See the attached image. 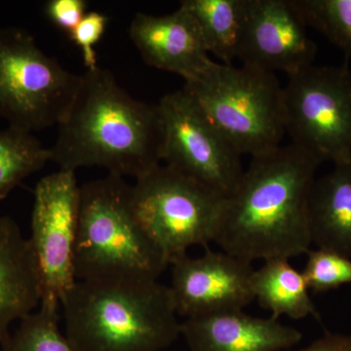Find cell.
<instances>
[{"label": "cell", "mask_w": 351, "mask_h": 351, "mask_svg": "<svg viewBox=\"0 0 351 351\" xmlns=\"http://www.w3.org/2000/svg\"><path fill=\"white\" fill-rule=\"evenodd\" d=\"M84 0H50L44 5V14L58 29L69 34L87 14Z\"/></svg>", "instance_id": "cb8c5ba5"}, {"label": "cell", "mask_w": 351, "mask_h": 351, "mask_svg": "<svg viewBox=\"0 0 351 351\" xmlns=\"http://www.w3.org/2000/svg\"><path fill=\"white\" fill-rule=\"evenodd\" d=\"M61 306L76 351H161L181 335L169 286L158 281L78 280Z\"/></svg>", "instance_id": "3957f363"}, {"label": "cell", "mask_w": 351, "mask_h": 351, "mask_svg": "<svg viewBox=\"0 0 351 351\" xmlns=\"http://www.w3.org/2000/svg\"><path fill=\"white\" fill-rule=\"evenodd\" d=\"M108 24V18L105 14L92 11L87 12L80 24L69 34L71 41L82 50L83 63L86 66V71L99 68L95 46L103 38Z\"/></svg>", "instance_id": "603a6c76"}, {"label": "cell", "mask_w": 351, "mask_h": 351, "mask_svg": "<svg viewBox=\"0 0 351 351\" xmlns=\"http://www.w3.org/2000/svg\"><path fill=\"white\" fill-rule=\"evenodd\" d=\"M34 195L27 239L40 276L41 302L61 304L77 281L75 260L82 186L75 171L60 169L41 178Z\"/></svg>", "instance_id": "30bf717a"}, {"label": "cell", "mask_w": 351, "mask_h": 351, "mask_svg": "<svg viewBox=\"0 0 351 351\" xmlns=\"http://www.w3.org/2000/svg\"><path fill=\"white\" fill-rule=\"evenodd\" d=\"M158 107L165 134V165L228 197L244 173L239 152L184 88L165 95Z\"/></svg>", "instance_id": "9c48e42d"}, {"label": "cell", "mask_w": 351, "mask_h": 351, "mask_svg": "<svg viewBox=\"0 0 351 351\" xmlns=\"http://www.w3.org/2000/svg\"><path fill=\"white\" fill-rule=\"evenodd\" d=\"M52 159L34 134L8 127L0 130V200Z\"/></svg>", "instance_id": "d6986e66"}, {"label": "cell", "mask_w": 351, "mask_h": 351, "mask_svg": "<svg viewBox=\"0 0 351 351\" xmlns=\"http://www.w3.org/2000/svg\"><path fill=\"white\" fill-rule=\"evenodd\" d=\"M138 219L169 263L195 245L213 242L223 198L166 165L132 186Z\"/></svg>", "instance_id": "ba28073f"}, {"label": "cell", "mask_w": 351, "mask_h": 351, "mask_svg": "<svg viewBox=\"0 0 351 351\" xmlns=\"http://www.w3.org/2000/svg\"><path fill=\"white\" fill-rule=\"evenodd\" d=\"M251 287L254 298L271 313L274 319L281 315L295 320L309 315L319 318L302 271L293 267L288 258L265 261L254 270Z\"/></svg>", "instance_id": "e0dca14e"}, {"label": "cell", "mask_w": 351, "mask_h": 351, "mask_svg": "<svg viewBox=\"0 0 351 351\" xmlns=\"http://www.w3.org/2000/svg\"><path fill=\"white\" fill-rule=\"evenodd\" d=\"M307 215L311 243L351 258V163L314 180Z\"/></svg>", "instance_id": "2e32d148"}, {"label": "cell", "mask_w": 351, "mask_h": 351, "mask_svg": "<svg viewBox=\"0 0 351 351\" xmlns=\"http://www.w3.org/2000/svg\"><path fill=\"white\" fill-rule=\"evenodd\" d=\"M181 335L189 351H281L302 339L295 328L243 311L186 318Z\"/></svg>", "instance_id": "5bb4252c"}, {"label": "cell", "mask_w": 351, "mask_h": 351, "mask_svg": "<svg viewBox=\"0 0 351 351\" xmlns=\"http://www.w3.org/2000/svg\"><path fill=\"white\" fill-rule=\"evenodd\" d=\"M169 261L138 219L132 186L108 174L82 186L75 246L78 280L158 281Z\"/></svg>", "instance_id": "277c9868"}, {"label": "cell", "mask_w": 351, "mask_h": 351, "mask_svg": "<svg viewBox=\"0 0 351 351\" xmlns=\"http://www.w3.org/2000/svg\"><path fill=\"white\" fill-rule=\"evenodd\" d=\"M285 133L320 163H351V71L311 66L289 75L282 87Z\"/></svg>", "instance_id": "52a82bcc"}, {"label": "cell", "mask_w": 351, "mask_h": 351, "mask_svg": "<svg viewBox=\"0 0 351 351\" xmlns=\"http://www.w3.org/2000/svg\"><path fill=\"white\" fill-rule=\"evenodd\" d=\"M59 302H41L0 345L1 351H76L59 328Z\"/></svg>", "instance_id": "ffe728a7"}, {"label": "cell", "mask_w": 351, "mask_h": 351, "mask_svg": "<svg viewBox=\"0 0 351 351\" xmlns=\"http://www.w3.org/2000/svg\"><path fill=\"white\" fill-rule=\"evenodd\" d=\"M43 300L40 276L29 239L8 216H0V345L15 321L36 311Z\"/></svg>", "instance_id": "9a60e30c"}, {"label": "cell", "mask_w": 351, "mask_h": 351, "mask_svg": "<svg viewBox=\"0 0 351 351\" xmlns=\"http://www.w3.org/2000/svg\"><path fill=\"white\" fill-rule=\"evenodd\" d=\"M320 164L292 144L252 157L221 202L213 242L250 263L306 255L309 193Z\"/></svg>", "instance_id": "6da1fadb"}, {"label": "cell", "mask_w": 351, "mask_h": 351, "mask_svg": "<svg viewBox=\"0 0 351 351\" xmlns=\"http://www.w3.org/2000/svg\"><path fill=\"white\" fill-rule=\"evenodd\" d=\"M182 88L240 156L280 147L286 134L283 91L274 73L214 62Z\"/></svg>", "instance_id": "5b68a950"}, {"label": "cell", "mask_w": 351, "mask_h": 351, "mask_svg": "<svg viewBox=\"0 0 351 351\" xmlns=\"http://www.w3.org/2000/svg\"><path fill=\"white\" fill-rule=\"evenodd\" d=\"M306 27L292 0H247L239 59L244 66L294 75L317 54Z\"/></svg>", "instance_id": "7c38bea8"}, {"label": "cell", "mask_w": 351, "mask_h": 351, "mask_svg": "<svg viewBox=\"0 0 351 351\" xmlns=\"http://www.w3.org/2000/svg\"><path fill=\"white\" fill-rule=\"evenodd\" d=\"M80 75L69 73L17 27H0V119L34 134L58 125L75 99Z\"/></svg>", "instance_id": "8992f818"}, {"label": "cell", "mask_w": 351, "mask_h": 351, "mask_svg": "<svg viewBox=\"0 0 351 351\" xmlns=\"http://www.w3.org/2000/svg\"><path fill=\"white\" fill-rule=\"evenodd\" d=\"M169 286L178 315L199 317L243 311L255 300L252 263L205 248L204 255L176 258Z\"/></svg>", "instance_id": "8fae6325"}, {"label": "cell", "mask_w": 351, "mask_h": 351, "mask_svg": "<svg viewBox=\"0 0 351 351\" xmlns=\"http://www.w3.org/2000/svg\"><path fill=\"white\" fill-rule=\"evenodd\" d=\"M302 270L309 290L328 292L351 283V258L327 249H311Z\"/></svg>", "instance_id": "7402d4cb"}, {"label": "cell", "mask_w": 351, "mask_h": 351, "mask_svg": "<svg viewBox=\"0 0 351 351\" xmlns=\"http://www.w3.org/2000/svg\"><path fill=\"white\" fill-rule=\"evenodd\" d=\"M58 129L50 152L60 169L97 166L137 180L163 161L165 134L158 104L136 100L100 66L80 75Z\"/></svg>", "instance_id": "7a4b0ae2"}, {"label": "cell", "mask_w": 351, "mask_h": 351, "mask_svg": "<svg viewBox=\"0 0 351 351\" xmlns=\"http://www.w3.org/2000/svg\"><path fill=\"white\" fill-rule=\"evenodd\" d=\"M180 5L195 20L209 54L225 64L239 59L247 0H184Z\"/></svg>", "instance_id": "ac0fdd59"}, {"label": "cell", "mask_w": 351, "mask_h": 351, "mask_svg": "<svg viewBox=\"0 0 351 351\" xmlns=\"http://www.w3.org/2000/svg\"><path fill=\"white\" fill-rule=\"evenodd\" d=\"M306 27L322 34L351 58V0H292Z\"/></svg>", "instance_id": "44dd1931"}, {"label": "cell", "mask_w": 351, "mask_h": 351, "mask_svg": "<svg viewBox=\"0 0 351 351\" xmlns=\"http://www.w3.org/2000/svg\"><path fill=\"white\" fill-rule=\"evenodd\" d=\"M299 351H351V335L326 332Z\"/></svg>", "instance_id": "d4e9b609"}, {"label": "cell", "mask_w": 351, "mask_h": 351, "mask_svg": "<svg viewBox=\"0 0 351 351\" xmlns=\"http://www.w3.org/2000/svg\"><path fill=\"white\" fill-rule=\"evenodd\" d=\"M129 34L145 64L182 76L186 82L214 63L195 20L181 5L165 16L136 14Z\"/></svg>", "instance_id": "4fadbf2b"}]
</instances>
